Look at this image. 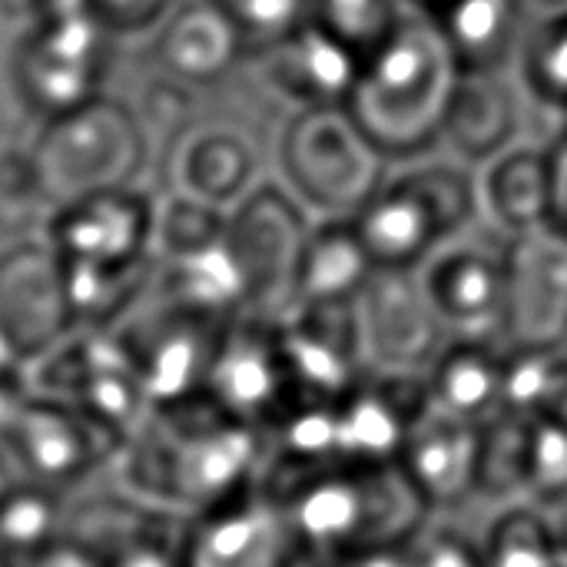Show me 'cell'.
Listing matches in <instances>:
<instances>
[{
	"label": "cell",
	"mask_w": 567,
	"mask_h": 567,
	"mask_svg": "<svg viewBox=\"0 0 567 567\" xmlns=\"http://www.w3.org/2000/svg\"><path fill=\"white\" fill-rule=\"evenodd\" d=\"M17 233H20V229H17V226H13V223H10V219H7V216L0 213V246H3V243H7L10 236H17Z\"/></svg>",
	"instance_id": "cell-38"
},
{
	"label": "cell",
	"mask_w": 567,
	"mask_h": 567,
	"mask_svg": "<svg viewBox=\"0 0 567 567\" xmlns=\"http://www.w3.org/2000/svg\"><path fill=\"white\" fill-rule=\"evenodd\" d=\"M505 346L567 349V233L555 223L505 239Z\"/></svg>",
	"instance_id": "cell-16"
},
{
	"label": "cell",
	"mask_w": 567,
	"mask_h": 567,
	"mask_svg": "<svg viewBox=\"0 0 567 567\" xmlns=\"http://www.w3.org/2000/svg\"><path fill=\"white\" fill-rule=\"evenodd\" d=\"M276 169L316 219H352L389 179V159L346 106H296L276 143Z\"/></svg>",
	"instance_id": "cell-6"
},
{
	"label": "cell",
	"mask_w": 567,
	"mask_h": 567,
	"mask_svg": "<svg viewBox=\"0 0 567 567\" xmlns=\"http://www.w3.org/2000/svg\"><path fill=\"white\" fill-rule=\"evenodd\" d=\"M120 37L93 10L30 20L7 53V83L27 116L40 123L73 113L110 93Z\"/></svg>",
	"instance_id": "cell-7"
},
{
	"label": "cell",
	"mask_w": 567,
	"mask_h": 567,
	"mask_svg": "<svg viewBox=\"0 0 567 567\" xmlns=\"http://www.w3.org/2000/svg\"><path fill=\"white\" fill-rule=\"evenodd\" d=\"M482 213L475 166L462 159H415L389 176L352 216L379 269H422L439 249L462 239Z\"/></svg>",
	"instance_id": "cell-4"
},
{
	"label": "cell",
	"mask_w": 567,
	"mask_h": 567,
	"mask_svg": "<svg viewBox=\"0 0 567 567\" xmlns=\"http://www.w3.org/2000/svg\"><path fill=\"white\" fill-rule=\"evenodd\" d=\"M309 567L402 548L432 518L399 465H336L269 482Z\"/></svg>",
	"instance_id": "cell-2"
},
{
	"label": "cell",
	"mask_w": 567,
	"mask_h": 567,
	"mask_svg": "<svg viewBox=\"0 0 567 567\" xmlns=\"http://www.w3.org/2000/svg\"><path fill=\"white\" fill-rule=\"evenodd\" d=\"M116 445L63 402L37 392H0V468L27 482L73 495L113 472Z\"/></svg>",
	"instance_id": "cell-8"
},
{
	"label": "cell",
	"mask_w": 567,
	"mask_h": 567,
	"mask_svg": "<svg viewBox=\"0 0 567 567\" xmlns=\"http://www.w3.org/2000/svg\"><path fill=\"white\" fill-rule=\"evenodd\" d=\"M176 3L179 0H90V10L120 40H146L176 10Z\"/></svg>",
	"instance_id": "cell-34"
},
{
	"label": "cell",
	"mask_w": 567,
	"mask_h": 567,
	"mask_svg": "<svg viewBox=\"0 0 567 567\" xmlns=\"http://www.w3.org/2000/svg\"><path fill=\"white\" fill-rule=\"evenodd\" d=\"M409 567H488L482 542L468 538L455 525L435 522V515L405 545Z\"/></svg>",
	"instance_id": "cell-33"
},
{
	"label": "cell",
	"mask_w": 567,
	"mask_h": 567,
	"mask_svg": "<svg viewBox=\"0 0 567 567\" xmlns=\"http://www.w3.org/2000/svg\"><path fill=\"white\" fill-rule=\"evenodd\" d=\"M458 73L435 23L412 7L362 60L346 110L389 163H415L442 143Z\"/></svg>",
	"instance_id": "cell-3"
},
{
	"label": "cell",
	"mask_w": 567,
	"mask_h": 567,
	"mask_svg": "<svg viewBox=\"0 0 567 567\" xmlns=\"http://www.w3.org/2000/svg\"><path fill=\"white\" fill-rule=\"evenodd\" d=\"M27 159L43 209L50 213L93 189L143 183L153 146L133 103L103 93L73 113L40 123Z\"/></svg>",
	"instance_id": "cell-5"
},
{
	"label": "cell",
	"mask_w": 567,
	"mask_h": 567,
	"mask_svg": "<svg viewBox=\"0 0 567 567\" xmlns=\"http://www.w3.org/2000/svg\"><path fill=\"white\" fill-rule=\"evenodd\" d=\"M525 3H535V7H545V10H551V7H565L567 0H525Z\"/></svg>",
	"instance_id": "cell-40"
},
{
	"label": "cell",
	"mask_w": 567,
	"mask_h": 567,
	"mask_svg": "<svg viewBox=\"0 0 567 567\" xmlns=\"http://www.w3.org/2000/svg\"><path fill=\"white\" fill-rule=\"evenodd\" d=\"M17 567H103V561L90 548H83V545H76L70 538H60V542L47 545L43 551L30 555L27 561H20Z\"/></svg>",
	"instance_id": "cell-35"
},
{
	"label": "cell",
	"mask_w": 567,
	"mask_h": 567,
	"mask_svg": "<svg viewBox=\"0 0 567 567\" xmlns=\"http://www.w3.org/2000/svg\"><path fill=\"white\" fill-rule=\"evenodd\" d=\"M561 532L542 508L528 502H512L488 525L482 538V555L488 567H551L561 551Z\"/></svg>",
	"instance_id": "cell-29"
},
{
	"label": "cell",
	"mask_w": 567,
	"mask_h": 567,
	"mask_svg": "<svg viewBox=\"0 0 567 567\" xmlns=\"http://www.w3.org/2000/svg\"><path fill=\"white\" fill-rule=\"evenodd\" d=\"M30 389L83 415L116 452L156 409L113 329H73L63 336L33 362Z\"/></svg>",
	"instance_id": "cell-9"
},
{
	"label": "cell",
	"mask_w": 567,
	"mask_h": 567,
	"mask_svg": "<svg viewBox=\"0 0 567 567\" xmlns=\"http://www.w3.org/2000/svg\"><path fill=\"white\" fill-rule=\"evenodd\" d=\"M7 482H10V478H7V475H3V468H0V492H3V485H7Z\"/></svg>",
	"instance_id": "cell-43"
},
{
	"label": "cell",
	"mask_w": 567,
	"mask_h": 567,
	"mask_svg": "<svg viewBox=\"0 0 567 567\" xmlns=\"http://www.w3.org/2000/svg\"><path fill=\"white\" fill-rule=\"evenodd\" d=\"M352 309L369 372L422 379L452 339L419 269H375Z\"/></svg>",
	"instance_id": "cell-13"
},
{
	"label": "cell",
	"mask_w": 567,
	"mask_h": 567,
	"mask_svg": "<svg viewBox=\"0 0 567 567\" xmlns=\"http://www.w3.org/2000/svg\"><path fill=\"white\" fill-rule=\"evenodd\" d=\"M518 90L505 76V70L458 73L442 133V143H449L452 156L468 166H485L512 150L518 143Z\"/></svg>",
	"instance_id": "cell-23"
},
{
	"label": "cell",
	"mask_w": 567,
	"mask_h": 567,
	"mask_svg": "<svg viewBox=\"0 0 567 567\" xmlns=\"http://www.w3.org/2000/svg\"><path fill=\"white\" fill-rule=\"evenodd\" d=\"M233 27L243 56L262 60L272 47L312 20L309 0H209Z\"/></svg>",
	"instance_id": "cell-31"
},
{
	"label": "cell",
	"mask_w": 567,
	"mask_h": 567,
	"mask_svg": "<svg viewBox=\"0 0 567 567\" xmlns=\"http://www.w3.org/2000/svg\"><path fill=\"white\" fill-rule=\"evenodd\" d=\"M229 319L186 309L156 296H143L113 336L123 342L146 395L156 409L206 399L209 369Z\"/></svg>",
	"instance_id": "cell-11"
},
{
	"label": "cell",
	"mask_w": 567,
	"mask_h": 567,
	"mask_svg": "<svg viewBox=\"0 0 567 567\" xmlns=\"http://www.w3.org/2000/svg\"><path fill=\"white\" fill-rule=\"evenodd\" d=\"M269 435L206 399L153 409L113 458V475L130 495L179 518L269 485Z\"/></svg>",
	"instance_id": "cell-1"
},
{
	"label": "cell",
	"mask_w": 567,
	"mask_h": 567,
	"mask_svg": "<svg viewBox=\"0 0 567 567\" xmlns=\"http://www.w3.org/2000/svg\"><path fill=\"white\" fill-rule=\"evenodd\" d=\"M73 329L53 246L40 229L10 236L0 246V332L33 369V362Z\"/></svg>",
	"instance_id": "cell-17"
},
{
	"label": "cell",
	"mask_w": 567,
	"mask_h": 567,
	"mask_svg": "<svg viewBox=\"0 0 567 567\" xmlns=\"http://www.w3.org/2000/svg\"><path fill=\"white\" fill-rule=\"evenodd\" d=\"M66 508L70 495L63 492L7 482L0 492V551L20 565L47 545L60 542L66 532Z\"/></svg>",
	"instance_id": "cell-28"
},
{
	"label": "cell",
	"mask_w": 567,
	"mask_h": 567,
	"mask_svg": "<svg viewBox=\"0 0 567 567\" xmlns=\"http://www.w3.org/2000/svg\"><path fill=\"white\" fill-rule=\"evenodd\" d=\"M409 3H412L415 10H422V13H429V10H432V7H439L442 0H409Z\"/></svg>",
	"instance_id": "cell-39"
},
{
	"label": "cell",
	"mask_w": 567,
	"mask_h": 567,
	"mask_svg": "<svg viewBox=\"0 0 567 567\" xmlns=\"http://www.w3.org/2000/svg\"><path fill=\"white\" fill-rule=\"evenodd\" d=\"M159 179V196L186 193L209 206L233 209L262 183V156L239 126L196 123L163 166Z\"/></svg>",
	"instance_id": "cell-20"
},
{
	"label": "cell",
	"mask_w": 567,
	"mask_h": 567,
	"mask_svg": "<svg viewBox=\"0 0 567 567\" xmlns=\"http://www.w3.org/2000/svg\"><path fill=\"white\" fill-rule=\"evenodd\" d=\"M551 163H555V226L567 233V136H558L551 146Z\"/></svg>",
	"instance_id": "cell-36"
},
{
	"label": "cell",
	"mask_w": 567,
	"mask_h": 567,
	"mask_svg": "<svg viewBox=\"0 0 567 567\" xmlns=\"http://www.w3.org/2000/svg\"><path fill=\"white\" fill-rule=\"evenodd\" d=\"M429 402L485 429L508 412V349L478 339H449L422 375Z\"/></svg>",
	"instance_id": "cell-24"
},
{
	"label": "cell",
	"mask_w": 567,
	"mask_h": 567,
	"mask_svg": "<svg viewBox=\"0 0 567 567\" xmlns=\"http://www.w3.org/2000/svg\"><path fill=\"white\" fill-rule=\"evenodd\" d=\"M159 193L150 183L106 186L53 206L40 233L66 262L103 269L153 266Z\"/></svg>",
	"instance_id": "cell-12"
},
{
	"label": "cell",
	"mask_w": 567,
	"mask_h": 567,
	"mask_svg": "<svg viewBox=\"0 0 567 567\" xmlns=\"http://www.w3.org/2000/svg\"><path fill=\"white\" fill-rule=\"evenodd\" d=\"M362 60L359 50L309 20L256 63L266 83L292 106H346Z\"/></svg>",
	"instance_id": "cell-21"
},
{
	"label": "cell",
	"mask_w": 567,
	"mask_h": 567,
	"mask_svg": "<svg viewBox=\"0 0 567 567\" xmlns=\"http://www.w3.org/2000/svg\"><path fill=\"white\" fill-rule=\"evenodd\" d=\"M482 209L508 236H522L555 219V163L551 146L515 143L482 166Z\"/></svg>",
	"instance_id": "cell-25"
},
{
	"label": "cell",
	"mask_w": 567,
	"mask_h": 567,
	"mask_svg": "<svg viewBox=\"0 0 567 567\" xmlns=\"http://www.w3.org/2000/svg\"><path fill=\"white\" fill-rule=\"evenodd\" d=\"M143 53L153 73L196 90L223 83L236 63L246 60L233 27L209 0H179L176 10L146 37Z\"/></svg>",
	"instance_id": "cell-22"
},
{
	"label": "cell",
	"mask_w": 567,
	"mask_h": 567,
	"mask_svg": "<svg viewBox=\"0 0 567 567\" xmlns=\"http://www.w3.org/2000/svg\"><path fill=\"white\" fill-rule=\"evenodd\" d=\"M186 567H309L272 485L183 522Z\"/></svg>",
	"instance_id": "cell-15"
},
{
	"label": "cell",
	"mask_w": 567,
	"mask_h": 567,
	"mask_svg": "<svg viewBox=\"0 0 567 567\" xmlns=\"http://www.w3.org/2000/svg\"><path fill=\"white\" fill-rule=\"evenodd\" d=\"M478 458L482 429L429 402L425 395L405 432L395 465L412 482L425 508L439 515L458 512L468 498L478 495Z\"/></svg>",
	"instance_id": "cell-19"
},
{
	"label": "cell",
	"mask_w": 567,
	"mask_h": 567,
	"mask_svg": "<svg viewBox=\"0 0 567 567\" xmlns=\"http://www.w3.org/2000/svg\"><path fill=\"white\" fill-rule=\"evenodd\" d=\"M312 219L316 216L279 179H262L229 209L226 243L243 279L246 316H286Z\"/></svg>",
	"instance_id": "cell-10"
},
{
	"label": "cell",
	"mask_w": 567,
	"mask_h": 567,
	"mask_svg": "<svg viewBox=\"0 0 567 567\" xmlns=\"http://www.w3.org/2000/svg\"><path fill=\"white\" fill-rule=\"evenodd\" d=\"M299 399L279 322L262 316L229 319L209 369L206 402L236 422L269 432Z\"/></svg>",
	"instance_id": "cell-14"
},
{
	"label": "cell",
	"mask_w": 567,
	"mask_h": 567,
	"mask_svg": "<svg viewBox=\"0 0 567 567\" xmlns=\"http://www.w3.org/2000/svg\"><path fill=\"white\" fill-rule=\"evenodd\" d=\"M312 20L369 56L412 10L409 0H309Z\"/></svg>",
	"instance_id": "cell-32"
},
{
	"label": "cell",
	"mask_w": 567,
	"mask_h": 567,
	"mask_svg": "<svg viewBox=\"0 0 567 567\" xmlns=\"http://www.w3.org/2000/svg\"><path fill=\"white\" fill-rule=\"evenodd\" d=\"M326 567H409V555H405V545H402V548L372 551V555H359V558L336 561V565H326Z\"/></svg>",
	"instance_id": "cell-37"
},
{
	"label": "cell",
	"mask_w": 567,
	"mask_h": 567,
	"mask_svg": "<svg viewBox=\"0 0 567 567\" xmlns=\"http://www.w3.org/2000/svg\"><path fill=\"white\" fill-rule=\"evenodd\" d=\"M551 567H567V538L561 542V551H558V558H555V565Z\"/></svg>",
	"instance_id": "cell-41"
},
{
	"label": "cell",
	"mask_w": 567,
	"mask_h": 567,
	"mask_svg": "<svg viewBox=\"0 0 567 567\" xmlns=\"http://www.w3.org/2000/svg\"><path fill=\"white\" fill-rule=\"evenodd\" d=\"M452 339L505 346V243L455 239L419 269Z\"/></svg>",
	"instance_id": "cell-18"
},
{
	"label": "cell",
	"mask_w": 567,
	"mask_h": 567,
	"mask_svg": "<svg viewBox=\"0 0 567 567\" xmlns=\"http://www.w3.org/2000/svg\"><path fill=\"white\" fill-rule=\"evenodd\" d=\"M379 266L352 219H312L302 246L292 306H352ZM286 309V312H289Z\"/></svg>",
	"instance_id": "cell-27"
},
{
	"label": "cell",
	"mask_w": 567,
	"mask_h": 567,
	"mask_svg": "<svg viewBox=\"0 0 567 567\" xmlns=\"http://www.w3.org/2000/svg\"><path fill=\"white\" fill-rule=\"evenodd\" d=\"M525 0H442L425 17L462 73L505 70L525 40Z\"/></svg>",
	"instance_id": "cell-26"
},
{
	"label": "cell",
	"mask_w": 567,
	"mask_h": 567,
	"mask_svg": "<svg viewBox=\"0 0 567 567\" xmlns=\"http://www.w3.org/2000/svg\"><path fill=\"white\" fill-rule=\"evenodd\" d=\"M0 567H17V561H13V558H7V555L0 551Z\"/></svg>",
	"instance_id": "cell-42"
},
{
	"label": "cell",
	"mask_w": 567,
	"mask_h": 567,
	"mask_svg": "<svg viewBox=\"0 0 567 567\" xmlns=\"http://www.w3.org/2000/svg\"><path fill=\"white\" fill-rule=\"evenodd\" d=\"M518 76L535 103L567 113V3L545 10V17L525 30Z\"/></svg>",
	"instance_id": "cell-30"
}]
</instances>
